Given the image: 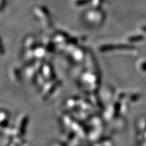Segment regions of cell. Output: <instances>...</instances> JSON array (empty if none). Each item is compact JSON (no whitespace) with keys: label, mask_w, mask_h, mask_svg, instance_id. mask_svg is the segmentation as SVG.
Listing matches in <instances>:
<instances>
[{"label":"cell","mask_w":146,"mask_h":146,"mask_svg":"<svg viewBox=\"0 0 146 146\" xmlns=\"http://www.w3.org/2000/svg\"><path fill=\"white\" fill-rule=\"evenodd\" d=\"M91 0H78L76 2V4L78 5V6H80V5H83L85 4H87Z\"/></svg>","instance_id":"2"},{"label":"cell","mask_w":146,"mask_h":146,"mask_svg":"<svg viewBox=\"0 0 146 146\" xmlns=\"http://www.w3.org/2000/svg\"><path fill=\"white\" fill-rule=\"evenodd\" d=\"M141 38H142V36H132V37H131L130 39H129V41L133 42L135 41H137V40L141 39Z\"/></svg>","instance_id":"3"},{"label":"cell","mask_w":146,"mask_h":146,"mask_svg":"<svg viewBox=\"0 0 146 146\" xmlns=\"http://www.w3.org/2000/svg\"><path fill=\"white\" fill-rule=\"evenodd\" d=\"M116 47L115 45L109 44V45H103L102 46L100 47V51L102 52H108V51H112L114 50H116Z\"/></svg>","instance_id":"1"}]
</instances>
